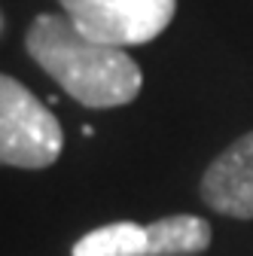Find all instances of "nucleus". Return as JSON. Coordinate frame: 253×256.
<instances>
[{"label":"nucleus","instance_id":"1","mask_svg":"<svg viewBox=\"0 0 253 256\" xmlns=\"http://www.w3.org/2000/svg\"><path fill=\"white\" fill-rule=\"evenodd\" d=\"M24 46L37 68L82 107L110 110L140 94L144 74L138 61L122 46L82 34L68 16L40 12L28 28Z\"/></svg>","mask_w":253,"mask_h":256},{"label":"nucleus","instance_id":"2","mask_svg":"<svg viewBox=\"0 0 253 256\" xmlns=\"http://www.w3.org/2000/svg\"><path fill=\"white\" fill-rule=\"evenodd\" d=\"M64 132L55 113L16 76H0V162L40 171L58 162Z\"/></svg>","mask_w":253,"mask_h":256},{"label":"nucleus","instance_id":"3","mask_svg":"<svg viewBox=\"0 0 253 256\" xmlns=\"http://www.w3.org/2000/svg\"><path fill=\"white\" fill-rule=\"evenodd\" d=\"M82 34L113 46H144L171 24L177 0H58Z\"/></svg>","mask_w":253,"mask_h":256},{"label":"nucleus","instance_id":"4","mask_svg":"<svg viewBox=\"0 0 253 256\" xmlns=\"http://www.w3.org/2000/svg\"><path fill=\"white\" fill-rule=\"evenodd\" d=\"M202 198L223 216L253 220V132L232 140L208 165Z\"/></svg>","mask_w":253,"mask_h":256},{"label":"nucleus","instance_id":"5","mask_svg":"<svg viewBox=\"0 0 253 256\" xmlns=\"http://www.w3.org/2000/svg\"><path fill=\"white\" fill-rule=\"evenodd\" d=\"M210 247V222L192 214L162 216L146 226V256H192Z\"/></svg>","mask_w":253,"mask_h":256},{"label":"nucleus","instance_id":"6","mask_svg":"<svg viewBox=\"0 0 253 256\" xmlns=\"http://www.w3.org/2000/svg\"><path fill=\"white\" fill-rule=\"evenodd\" d=\"M70 256H146V226L122 220L92 229L70 247Z\"/></svg>","mask_w":253,"mask_h":256}]
</instances>
